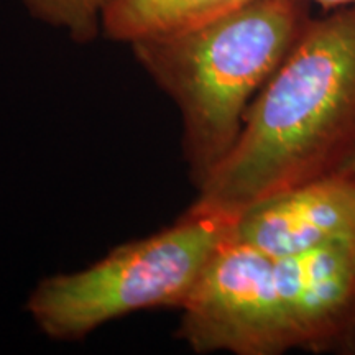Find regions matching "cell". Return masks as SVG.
<instances>
[{
    "label": "cell",
    "mask_w": 355,
    "mask_h": 355,
    "mask_svg": "<svg viewBox=\"0 0 355 355\" xmlns=\"http://www.w3.org/2000/svg\"><path fill=\"white\" fill-rule=\"evenodd\" d=\"M234 237L273 259L355 241V178L334 173L243 212Z\"/></svg>",
    "instance_id": "6"
},
{
    "label": "cell",
    "mask_w": 355,
    "mask_h": 355,
    "mask_svg": "<svg viewBox=\"0 0 355 355\" xmlns=\"http://www.w3.org/2000/svg\"><path fill=\"white\" fill-rule=\"evenodd\" d=\"M235 220L186 211L171 227L123 243L87 268L42 279L26 311L51 339L76 340L137 311L181 309Z\"/></svg>",
    "instance_id": "3"
},
{
    "label": "cell",
    "mask_w": 355,
    "mask_h": 355,
    "mask_svg": "<svg viewBox=\"0 0 355 355\" xmlns=\"http://www.w3.org/2000/svg\"><path fill=\"white\" fill-rule=\"evenodd\" d=\"M273 260L296 349L355 354V241Z\"/></svg>",
    "instance_id": "5"
},
{
    "label": "cell",
    "mask_w": 355,
    "mask_h": 355,
    "mask_svg": "<svg viewBox=\"0 0 355 355\" xmlns=\"http://www.w3.org/2000/svg\"><path fill=\"white\" fill-rule=\"evenodd\" d=\"M306 2H316L326 8H339L345 6H354L355 0H306Z\"/></svg>",
    "instance_id": "9"
},
{
    "label": "cell",
    "mask_w": 355,
    "mask_h": 355,
    "mask_svg": "<svg viewBox=\"0 0 355 355\" xmlns=\"http://www.w3.org/2000/svg\"><path fill=\"white\" fill-rule=\"evenodd\" d=\"M33 19L68 33L76 43L102 33V15L114 0H20Z\"/></svg>",
    "instance_id": "8"
},
{
    "label": "cell",
    "mask_w": 355,
    "mask_h": 355,
    "mask_svg": "<svg viewBox=\"0 0 355 355\" xmlns=\"http://www.w3.org/2000/svg\"><path fill=\"white\" fill-rule=\"evenodd\" d=\"M355 153V3L311 19L250 102L189 212H243L343 170Z\"/></svg>",
    "instance_id": "1"
},
{
    "label": "cell",
    "mask_w": 355,
    "mask_h": 355,
    "mask_svg": "<svg viewBox=\"0 0 355 355\" xmlns=\"http://www.w3.org/2000/svg\"><path fill=\"white\" fill-rule=\"evenodd\" d=\"M306 0H252L186 32L141 40L137 63L183 119V153L199 189L241 135L243 115L308 26Z\"/></svg>",
    "instance_id": "2"
},
{
    "label": "cell",
    "mask_w": 355,
    "mask_h": 355,
    "mask_svg": "<svg viewBox=\"0 0 355 355\" xmlns=\"http://www.w3.org/2000/svg\"><path fill=\"white\" fill-rule=\"evenodd\" d=\"M181 313L178 336L198 354L279 355L296 349L275 260L234 234L217 247Z\"/></svg>",
    "instance_id": "4"
},
{
    "label": "cell",
    "mask_w": 355,
    "mask_h": 355,
    "mask_svg": "<svg viewBox=\"0 0 355 355\" xmlns=\"http://www.w3.org/2000/svg\"><path fill=\"white\" fill-rule=\"evenodd\" d=\"M340 173H345V175L355 178V153L349 158V162L345 163L343 170H340Z\"/></svg>",
    "instance_id": "10"
},
{
    "label": "cell",
    "mask_w": 355,
    "mask_h": 355,
    "mask_svg": "<svg viewBox=\"0 0 355 355\" xmlns=\"http://www.w3.org/2000/svg\"><path fill=\"white\" fill-rule=\"evenodd\" d=\"M252 0H114L102 15L112 42L137 43L196 28Z\"/></svg>",
    "instance_id": "7"
}]
</instances>
